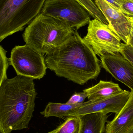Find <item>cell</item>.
Here are the masks:
<instances>
[{
  "label": "cell",
  "mask_w": 133,
  "mask_h": 133,
  "mask_svg": "<svg viewBox=\"0 0 133 133\" xmlns=\"http://www.w3.org/2000/svg\"><path fill=\"white\" fill-rule=\"evenodd\" d=\"M82 104H71L66 103L62 104L49 102L44 110L40 113L44 117L47 118L50 117L59 118L68 117L72 111L80 106Z\"/></svg>",
  "instance_id": "14"
},
{
  "label": "cell",
  "mask_w": 133,
  "mask_h": 133,
  "mask_svg": "<svg viewBox=\"0 0 133 133\" xmlns=\"http://www.w3.org/2000/svg\"><path fill=\"white\" fill-rule=\"evenodd\" d=\"M112 6L121 10L123 3L124 0H105Z\"/></svg>",
  "instance_id": "21"
},
{
  "label": "cell",
  "mask_w": 133,
  "mask_h": 133,
  "mask_svg": "<svg viewBox=\"0 0 133 133\" xmlns=\"http://www.w3.org/2000/svg\"><path fill=\"white\" fill-rule=\"evenodd\" d=\"M81 128L80 133H103L105 132L107 115L96 112L80 116Z\"/></svg>",
  "instance_id": "13"
},
{
  "label": "cell",
  "mask_w": 133,
  "mask_h": 133,
  "mask_svg": "<svg viewBox=\"0 0 133 133\" xmlns=\"http://www.w3.org/2000/svg\"><path fill=\"white\" fill-rule=\"evenodd\" d=\"M131 95V91L125 90L119 94L95 100H89L72 111L68 117L84 115L96 112L107 114L110 112L118 115L123 108Z\"/></svg>",
  "instance_id": "8"
},
{
  "label": "cell",
  "mask_w": 133,
  "mask_h": 133,
  "mask_svg": "<svg viewBox=\"0 0 133 133\" xmlns=\"http://www.w3.org/2000/svg\"><path fill=\"white\" fill-rule=\"evenodd\" d=\"M75 31L65 22L40 13L27 26L22 37L26 44L44 55L58 48Z\"/></svg>",
  "instance_id": "3"
},
{
  "label": "cell",
  "mask_w": 133,
  "mask_h": 133,
  "mask_svg": "<svg viewBox=\"0 0 133 133\" xmlns=\"http://www.w3.org/2000/svg\"><path fill=\"white\" fill-rule=\"evenodd\" d=\"M87 31L83 39L96 55L101 57L120 54L124 43L109 25L94 19L89 22Z\"/></svg>",
  "instance_id": "5"
},
{
  "label": "cell",
  "mask_w": 133,
  "mask_h": 133,
  "mask_svg": "<svg viewBox=\"0 0 133 133\" xmlns=\"http://www.w3.org/2000/svg\"><path fill=\"white\" fill-rule=\"evenodd\" d=\"M7 51L2 46L0 47V84L8 79L7 71L10 64V59L6 57Z\"/></svg>",
  "instance_id": "17"
},
{
  "label": "cell",
  "mask_w": 133,
  "mask_h": 133,
  "mask_svg": "<svg viewBox=\"0 0 133 133\" xmlns=\"http://www.w3.org/2000/svg\"><path fill=\"white\" fill-rule=\"evenodd\" d=\"M9 59L17 75L40 80L46 74L47 67L43 55L27 44L15 46Z\"/></svg>",
  "instance_id": "7"
},
{
  "label": "cell",
  "mask_w": 133,
  "mask_h": 133,
  "mask_svg": "<svg viewBox=\"0 0 133 133\" xmlns=\"http://www.w3.org/2000/svg\"><path fill=\"white\" fill-rule=\"evenodd\" d=\"M46 0H0V42L23 30L41 13Z\"/></svg>",
  "instance_id": "4"
},
{
  "label": "cell",
  "mask_w": 133,
  "mask_h": 133,
  "mask_svg": "<svg viewBox=\"0 0 133 133\" xmlns=\"http://www.w3.org/2000/svg\"><path fill=\"white\" fill-rule=\"evenodd\" d=\"M127 133H133V124L131 127L130 128Z\"/></svg>",
  "instance_id": "24"
},
{
  "label": "cell",
  "mask_w": 133,
  "mask_h": 133,
  "mask_svg": "<svg viewBox=\"0 0 133 133\" xmlns=\"http://www.w3.org/2000/svg\"><path fill=\"white\" fill-rule=\"evenodd\" d=\"M47 67L58 76L80 85L95 79L100 72V61L77 30L62 45L46 54Z\"/></svg>",
  "instance_id": "1"
},
{
  "label": "cell",
  "mask_w": 133,
  "mask_h": 133,
  "mask_svg": "<svg viewBox=\"0 0 133 133\" xmlns=\"http://www.w3.org/2000/svg\"><path fill=\"white\" fill-rule=\"evenodd\" d=\"M100 58L102 67L133 91V65L131 62L119 54L106 55Z\"/></svg>",
  "instance_id": "10"
},
{
  "label": "cell",
  "mask_w": 133,
  "mask_h": 133,
  "mask_svg": "<svg viewBox=\"0 0 133 133\" xmlns=\"http://www.w3.org/2000/svg\"><path fill=\"white\" fill-rule=\"evenodd\" d=\"M94 2L121 40L129 44L131 37V23L129 17L105 0H94Z\"/></svg>",
  "instance_id": "9"
},
{
  "label": "cell",
  "mask_w": 133,
  "mask_h": 133,
  "mask_svg": "<svg viewBox=\"0 0 133 133\" xmlns=\"http://www.w3.org/2000/svg\"><path fill=\"white\" fill-rule=\"evenodd\" d=\"M87 94L86 92L75 93L73 94L66 103L71 104H80L84 102L85 99L87 98Z\"/></svg>",
  "instance_id": "18"
},
{
  "label": "cell",
  "mask_w": 133,
  "mask_h": 133,
  "mask_svg": "<svg viewBox=\"0 0 133 133\" xmlns=\"http://www.w3.org/2000/svg\"></svg>",
  "instance_id": "25"
},
{
  "label": "cell",
  "mask_w": 133,
  "mask_h": 133,
  "mask_svg": "<svg viewBox=\"0 0 133 133\" xmlns=\"http://www.w3.org/2000/svg\"><path fill=\"white\" fill-rule=\"evenodd\" d=\"M133 124V91L121 111L105 127L106 133H127Z\"/></svg>",
  "instance_id": "11"
},
{
  "label": "cell",
  "mask_w": 133,
  "mask_h": 133,
  "mask_svg": "<svg viewBox=\"0 0 133 133\" xmlns=\"http://www.w3.org/2000/svg\"><path fill=\"white\" fill-rule=\"evenodd\" d=\"M81 123L80 116H69L61 125L48 133H80Z\"/></svg>",
  "instance_id": "15"
},
{
  "label": "cell",
  "mask_w": 133,
  "mask_h": 133,
  "mask_svg": "<svg viewBox=\"0 0 133 133\" xmlns=\"http://www.w3.org/2000/svg\"><path fill=\"white\" fill-rule=\"evenodd\" d=\"M127 16V15H126ZM129 17L131 23V29H130V35L133 37V16H127Z\"/></svg>",
  "instance_id": "22"
},
{
  "label": "cell",
  "mask_w": 133,
  "mask_h": 133,
  "mask_svg": "<svg viewBox=\"0 0 133 133\" xmlns=\"http://www.w3.org/2000/svg\"><path fill=\"white\" fill-rule=\"evenodd\" d=\"M89 12L94 18L108 25V22L105 18L94 2L92 0H77Z\"/></svg>",
  "instance_id": "16"
},
{
  "label": "cell",
  "mask_w": 133,
  "mask_h": 133,
  "mask_svg": "<svg viewBox=\"0 0 133 133\" xmlns=\"http://www.w3.org/2000/svg\"><path fill=\"white\" fill-rule=\"evenodd\" d=\"M120 54L129 61L133 65V49L130 44L124 43Z\"/></svg>",
  "instance_id": "19"
},
{
  "label": "cell",
  "mask_w": 133,
  "mask_h": 133,
  "mask_svg": "<svg viewBox=\"0 0 133 133\" xmlns=\"http://www.w3.org/2000/svg\"><path fill=\"white\" fill-rule=\"evenodd\" d=\"M131 45L133 49V37L131 36L130 37V41L129 44Z\"/></svg>",
  "instance_id": "23"
},
{
  "label": "cell",
  "mask_w": 133,
  "mask_h": 133,
  "mask_svg": "<svg viewBox=\"0 0 133 133\" xmlns=\"http://www.w3.org/2000/svg\"><path fill=\"white\" fill-rule=\"evenodd\" d=\"M41 13L65 22L75 30L91 20L90 15L77 0H46Z\"/></svg>",
  "instance_id": "6"
},
{
  "label": "cell",
  "mask_w": 133,
  "mask_h": 133,
  "mask_svg": "<svg viewBox=\"0 0 133 133\" xmlns=\"http://www.w3.org/2000/svg\"><path fill=\"white\" fill-rule=\"evenodd\" d=\"M34 79L17 75L0 84V132L27 129L35 108Z\"/></svg>",
  "instance_id": "2"
},
{
  "label": "cell",
  "mask_w": 133,
  "mask_h": 133,
  "mask_svg": "<svg viewBox=\"0 0 133 133\" xmlns=\"http://www.w3.org/2000/svg\"><path fill=\"white\" fill-rule=\"evenodd\" d=\"M121 11L126 15L133 16V0H124Z\"/></svg>",
  "instance_id": "20"
},
{
  "label": "cell",
  "mask_w": 133,
  "mask_h": 133,
  "mask_svg": "<svg viewBox=\"0 0 133 133\" xmlns=\"http://www.w3.org/2000/svg\"><path fill=\"white\" fill-rule=\"evenodd\" d=\"M125 90L118 84L101 80L97 84L84 89L83 91L87 94L88 100H95L112 97L123 93Z\"/></svg>",
  "instance_id": "12"
}]
</instances>
